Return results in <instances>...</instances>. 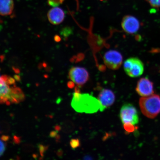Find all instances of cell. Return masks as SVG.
<instances>
[{
	"instance_id": "obj_8",
	"label": "cell",
	"mask_w": 160,
	"mask_h": 160,
	"mask_svg": "<svg viewBox=\"0 0 160 160\" xmlns=\"http://www.w3.org/2000/svg\"><path fill=\"white\" fill-rule=\"evenodd\" d=\"M140 25L138 20L132 16H125L122 20V28L126 33L130 34L137 33L139 29Z\"/></svg>"
},
{
	"instance_id": "obj_5",
	"label": "cell",
	"mask_w": 160,
	"mask_h": 160,
	"mask_svg": "<svg viewBox=\"0 0 160 160\" xmlns=\"http://www.w3.org/2000/svg\"><path fill=\"white\" fill-rule=\"evenodd\" d=\"M120 117L123 124L129 123L134 125L139 123L137 110L131 104H125L122 106L120 112Z\"/></svg>"
},
{
	"instance_id": "obj_27",
	"label": "cell",
	"mask_w": 160,
	"mask_h": 160,
	"mask_svg": "<svg viewBox=\"0 0 160 160\" xmlns=\"http://www.w3.org/2000/svg\"><path fill=\"white\" fill-rule=\"evenodd\" d=\"M137 40H139V41H140L142 39V38L141 36L138 35L137 36Z\"/></svg>"
},
{
	"instance_id": "obj_19",
	"label": "cell",
	"mask_w": 160,
	"mask_h": 160,
	"mask_svg": "<svg viewBox=\"0 0 160 160\" xmlns=\"http://www.w3.org/2000/svg\"><path fill=\"white\" fill-rule=\"evenodd\" d=\"M70 32V30L69 28H63L61 32V34L63 35L64 37H66L69 35Z\"/></svg>"
},
{
	"instance_id": "obj_18",
	"label": "cell",
	"mask_w": 160,
	"mask_h": 160,
	"mask_svg": "<svg viewBox=\"0 0 160 160\" xmlns=\"http://www.w3.org/2000/svg\"><path fill=\"white\" fill-rule=\"evenodd\" d=\"M6 82L10 85H15V79L10 76H7Z\"/></svg>"
},
{
	"instance_id": "obj_15",
	"label": "cell",
	"mask_w": 160,
	"mask_h": 160,
	"mask_svg": "<svg viewBox=\"0 0 160 160\" xmlns=\"http://www.w3.org/2000/svg\"><path fill=\"white\" fill-rule=\"evenodd\" d=\"M152 7L155 8H160V0H146Z\"/></svg>"
},
{
	"instance_id": "obj_1",
	"label": "cell",
	"mask_w": 160,
	"mask_h": 160,
	"mask_svg": "<svg viewBox=\"0 0 160 160\" xmlns=\"http://www.w3.org/2000/svg\"><path fill=\"white\" fill-rule=\"evenodd\" d=\"M71 106L78 113L91 114L101 110V106L99 100L88 93H73Z\"/></svg>"
},
{
	"instance_id": "obj_4",
	"label": "cell",
	"mask_w": 160,
	"mask_h": 160,
	"mask_svg": "<svg viewBox=\"0 0 160 160\" xmlns=\"http://www.w3.org/2000/svg\"><path fill=\"white\" fill-rule=\"evenodd\" d=\"M123 68L126 73L132 78L139 77L142 74L144 69L143 63L137 58H131L126 60Z\"/></svg>"
},
{
	"instance_id": "obj_9",
	"label": "cell",
	"mask_w": 160,
	"mask_h": 160,
	"mask_svg": "<svg viewBox=\"0 0 160 160\" xmlns=\"http://www.w3.org/2000/svg\"><path fill=\"white\" fill-rule=\"evenodd\" d=\"M136 91L139 95L143 97L153 95V83L147 78H142L138 82Z\"/></svg>"
},
{
	"instance_id": "obj_7",
	"label": "cell",
	"mask_w": 160,
	"mask_h": 160,
	"mask_svg": "<svg viewBox=\"0 0 160 160\" xmlns=\"http://www.w3.org/2000/svg\"><path fill=\"white\" fill-rule=\"evenodd\" d=\"M123 61V57L119 52L111 50L108 51L104 56V62L109 68L117 70L119 68Z\"/></svg>"
},
{
	"instance_id": "obj_26",
	"label": "cell",
	"mask_w": 160,
	"mask_h": 160,
	"mask_svg": "<svg viewBox=\"0 0 160 160\" xmlns=\"http://www.w3.org/2000/svg\"><path fill=\"white\" fill-rule=\"evenodd\" d=\"M3 23V21L0 19V31H1L3 28V26L2 25V24Z\"/></svg>"
},
{
	"instance_id": "obj_16",
	"label": "cell",
	"mask_w": 160,
	"mask_h": 160,
	"mask_svg": "<svg viewBox=\"0 0 160 160\" xmlns=\"http://www.w3.org/2000/svg\"><path fill=\"white\" fill-rule=\"evenodd\" d=\"M48 3L49 5L55 7L62 3L61 0H48Z\"/></svg>"
},
{
	"instance_id": "obj_21",
	"label": "cell",
	"mask_w": 160,
	"mask_h": 160,
	"mask_svg": "<svg viewBox=\"0 0 160 160\" xmlns=\"http://www.w3.org/2000/svg\"><path fill=\"white\" fill-rule=\"evenodd\" d=\"M1 139L2 141L5 142L7 141L9 139V137H8V136L4 135L2 136L1 138Z\"/></svg>"
},
{
	"instance_id": "obj_6",
	"label": "cell",
	"mask_w": 160,
	"mask_h": 160,
	"mask_svg": "<svg viewBox=\"0 0 160 160\" xmlns=\"http://www.w3.org/2000/svg\"><path fill=\"white\" fill-rule=\"evenodd\" d=\"M69 79L74 83L79 86L85 84L88 81V72L84 68L73 67L71 68L69 72Z\"/></svg>"
},
{
	"instance_id": "obj_13",
	"label": "cell",
	"mask_w": 160,
	"mask_h": 160,
	"mask_svg": "<svg viewBox=\"0 0 160 160\" xmlns=\"http://www.w3.org/2000/svg\"><path fill=\"white\" fill-rule=\"evenodd\" d=\"M70 144L72 148L75 149L79 147L80 142L79 139H72L70 141Z\"/></svg>"
},
{
	"instance_id": "obj_25",
	"label": "cell",
	"mask_w": 160,
	"mask_h": 160,
	"mask_svg": "<svg viewBox=\"0 0 160 160\" xmlns=\"http://www.w3.org/2000/svg\"><path fill=\"white\" fill-rule=\"evenodd\" d=\"M57 132H56L55 131H53L51 133V137H55L56 135H57Z\"/></svg>"
},
{
	"instance_id": "obj_24",
	"label": "cell",
	"mask_w": 160,
	"mask_h": 160,
	"mask_svg": "<svg viewBox=\"0 0 160 160\" xmlns=\"http://www.w3.org/2000/svg\"><path fill=\"white\" fill-rule=\"evenodd\" d=\"M13 69L15 73H19L20 72V70L19 69L17 68L13 67Z\"/></svg>"
},
{
	"instance_id": "obj_10",
	"label": "cell",
	"mask_w": 160,
	"mask_h": 160,
	"mask_svg": "<svg viewBox=\"0 0 160 160\" xmlns=\"http://www.w3.org/2000/svg\"><path fill=\"white\" fill-rule=\"evenodd\" d=\"M115 97L113 92L109 89L101 90L98 97L101 108L100 111L102 112L108 108L111 107L114 102Z\"/></svg>"
},
{
	"instance_id": "obj_2",
	"label": "cell",
	"mask_w": 160,
	"mask_h": 160,
	"mask_svg": "<svg viewBox=\"0 0 160 160\" xmlns=\"http://www.w3.org/2000/svg\"><path fill=\"white\" fill-rule=\"evenodd\" d=\"M7 75L1 76L0 79V104L18 103L24 101L25 96L21 88L14 85L12 87L6 82Z\"/></svg>"
},
{
	"instance_id": "obj_14",
	"label": "cell",
	"mask_w": 160,
	"mask_h": 160,
	"mask_svg": "<svg viewBox=\"0 0 160 160\" xmlns=\"http://www.w3.org/2000/svg\"><path fill=\"white\" fill-rule=\"evenodd\" d=\"M131 123H126L124 124V128L127 132H132L135 130V127Z\"/></svg>"
},
{
	"instance_id": "obj_12",
	"label": "cell",
	"mask_w": 160,
	"mask_h": 160,
	"mask_svg": "<svg viewBox=\"0 0 160 160\" xmlns=\"http://www.w3.org/2000/svg\"><path fill=\"white\" fill-rule=\"evenodd\" d=\"M14 8L13 0H0V15L7 16L11 15Z\"/></svg>"
},
{
	"instance_id": "obj_17",
	"label": "cell",
	"mask_w": 160,
	"mask_h": 160,
	"mask_svg": "<svg viewBox=\"0 0 160 160\" xmlns=\"http://www.w3.org/2000/svg\"><path fill=\"white\" fill-rule=\"evenodd\" d=\"M6 149V145L2 141L0 140V157L3 154Z\"/></svg>"
},
{
	"instance_id": "obj_20",
	"label": "cell",
	"mask_w": 160,
	"mask_h": 160,
	"mask_svg": "<svg viewBox=\"0 0 160 160\" xmlns=\"http://www.w3.org/2000/svg\"><path fill=\"white\" fill-rule=\"evenodd\" d=\"M74 83L73 82H69L68 83V86L70 88H73L74 87Z\"/></svg>"
},
{
	"instance_id": "obj_23",
	"label": "cell",
	"mask_w": 160,
	"mask_h": 160,
	"mask_svg": "<svg viewBox=\"0 0 160 160\" xmlns=\"http://www.w3.org/2000/svg\"><path fill=\"white\" fill-rule=\"evenodd\" d=\"M14 79L15 80L17 81H19L21 80V77L18 75H16L14 76Z\"/></svg>"
},
{
	"instance_id": "obj_22",
	"label": "cell",
	"mask_w": 160,
	"mask_h": 160,
	"mask_svg": "<svg viewBox=\"0 0 160 160\" xmlns=\"http://www.w3.org/2000/svg\"><path fill=\"white\" fill-rule=\"evenodd\" d=\"M61 38L58 35H55L54 37V40L56 42H59L61 41Z\"/></svg>"
},
{
	"instance_id": "obj_3",
	"label": "cell",
	"mask_w": 160,
	"mask_h": 160,
	"mask_svg": "<svg viewBox=\"0 0 160 160\" xmlns=\"http://www.w3.org/2000/svg\"><path fill=\"white\" fill-rule=\"evenodd\" d=\"M139 106L143 114L150 119L154 118L160 113V97L157 95L142 98Z\"/></svg>"
},
{
	"instance_id": "obj_11",
	"label": "cell",
	"mask_w": 160,
	"mask_h": 160,
	"mask_svg": "<svg viewBox=\"0 0 160 160\" xmlns=\"http://www.w3.org/2000/svg\"><path fill=\"white\" fill-rule=\"evenodd\" d=\"M65 14L61 8L55 7L50 10L48 17L50 22L54 25L60 24L64 19Z\"/></svg>"
}]
</instances>
